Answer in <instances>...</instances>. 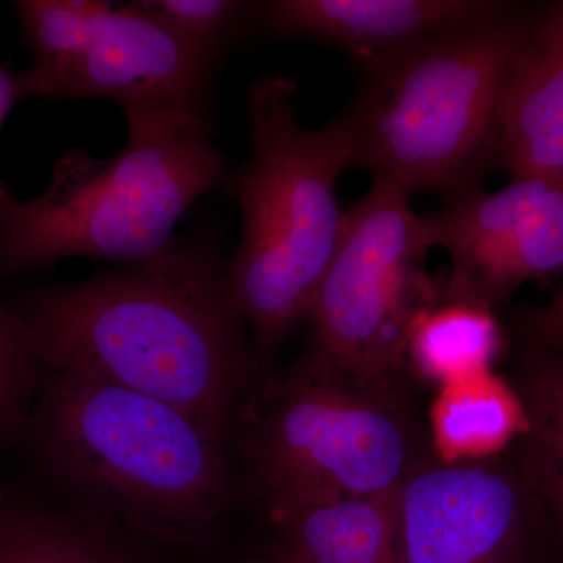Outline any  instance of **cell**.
I'll return each mask as SVG.
<instances>
[{
    "instance_id": "18",
    "label": "cell",
    "mask_w": 563,
    "mask_h": 563,
    "mask_svg": "<svg viewBox=\"0 0 563 563\" xmlns=\"http://www.w3.org/2000/svg\"><path fill=\"white\" fill-rule=\"evenodd\" d=\"M47 377L20 318L0 306V442L24 433Z\"/></svg>"
},
{
    "instance_id": "21",
    "label": "cell",
    "mask_w": 563,
    "mask_h": 563,
    "mask_svg": "<svg viewBox=\"0 0 563 563\" xmlns=\"http://www.w3.org/2000/svg\"><path fill=\"white\" fill-rule=\"evenodd\" d=\"M18 76H20V73L0 66V131H2L3 122L9 117L14 103L21 99ZM11 201H14V196L10 195L5 185L0 180V207L7 206Z\"/></svg>"
},
{
    "instance_id": "4",
    "label": "cell",
    "mask_w": 563,
    "mask_h": 563,
    "mask_svg": "<svg viewBox=\"0 0 563 563\" xmlns=\"http://www.w3.org/2000/svg\"><path fill=\"white\" fill-rule=\"evenodd\" d=\"M296 91V81L284 76L251 85V158L231 187L243 233L224 285L252 332L255 379L272 372L288 333L309 317L342 236L336 181L355 166L342 114L317 131L303 128Z\"/></svg>"
},
{
    "instance_id": "2",
    "label": "cell",
    "mask_w": 563,
    "mask_h": 563,
    "mask_svg": "<svg viewBox=\"0 0 563 563\" xmlns=\"http://www.w3.org/2000/svg\"><path fill=\"white\" fill-rule=\"evenodd\" d=\"M24 433L79 512L133 539L201 542L236 495L224 446L190 418L88 373H49Z\"/></svg>"
},
{
    "instance_id": "3",
    "label": "cell",
    "mask_w": 563,
    "mask_h": 563,
    "mask_svg": "<svg viewBox=\"0 0 563 563\" xmlns=\"http://www.w3.org/2000/svg\"><path fill=\"white\" fill-rule=\"evenodd\" d=\"M532 14L498 13L435 33L363 70L342 118L355 166L404 198L450 202L481 190L499 163V113Z\"/></svg>"
},
{
    "instance_id": "13",
    "label": "cell",
    "mask_w": 563,
    "mask_h": 563,
    "mask_svg": "<svg viewBox=\"0 0 563 563\" xmlns=\"http://www.w3.org/2000/svg\"><path fill=\"white\" fill-rule=\"evenodd\" d=\"M398 492L350 496L288 515L274 523L276 542L255 563H399Z\"/></svg>"
},
{
    "instance_id": "14",
    "label": "cell",
    "mask_w": 563,
    "mask_h": 563,
    "mask_svg": "<svg viewBox=\"0 0 563 563\" xmlns=\"http://www.w3.org/2000/svg\"><path fill=\"white\" fill-rule=\"evenodd\" d=\"M510 387L526 421L517 440L521 472L563 537V344L525 340Z\"/></svg>"
},
{
    "instance_id": "17",
    "label": "cell",
    "mask_w": 563,
    "mask_h": 563,
    "mask_svg": "<svg viewBox=\"0 0 563 563\" xmlns=\"http://www.w3.org/2000/svg\"><path fill=\"white\" fill-rule=\"evenodd\" d=\"M503 350V332L493 310L442 301L415 322L407 350L410 374L440 388L492 372Z\"/></svg>"
},
{
    "instance_id": "15",
    "label": "cell",
    "mask_w": 563,
    "mask_h": 563,
    "mask_svg": "<svg viewBox=\"0 0 563 563\" xmlns=\"http://www.w3.org/2000/svg\"><path fill=\"white\" fill-rule=\"evenodd\" d=\"M0 563H151L133 537L79 512L0 499Z\"/></svg>"
},
{
    "instance_id": "5",
    "label": "cell",
    "mask_w": 563,
    "mask_h": 563,
    "mask_svg": "<svg viewBox=\"0 0 563 563\" xmlns=\"http://www.w3.org/2000/svg\"><path fill=\"white\" fill-rule=\"evenodd\" d=\"M129 140L113 157L73 151L49 187L0 207V269L47 268L68 257L133 265L161 254L174 229L224 176L202 102L122 107Z\"/></svg>"
},
{
    "instance_id": "7",
    "label": "cell",
    "mask_w": 563,
    "mask_h": 563,
    "mask_svg": "<svg viewBox=\"0 0 563 563\" xmlns=\"http://www.w3.org/2000/svg\"><path fill=\"white\" fill-rule=\"evenodd\" d=\"M432 250L409 199L373 181L344 210L342 236L307 317L309 344L299 361L361 390L406 393L415 322L443 299V284L422 268Z\"/></svg>"
},
{
    "instance_id": "9",
    "label": "cell",
    "mask_w": 563,
    "mask_h": 563,
    "mask_svg": "<svg viewBox=\"0 0 563 563\" xmlns=\"http://www.w3.org/2000/svg\"><path fill=\"white\" fill-rule=\"evenodd\" d=\"M543 520L518 453L429 459L396 499L399 563H529Z\"/></svg>"
},
{
    "instance_id": "6",
    "label": "cell",
    "mask_w": 563,
    "mask_h": 563,
    "mask_svg": "<svg viewBox=\"0 0 563 563\" xmlns=\"http://www.w3.org/2000/svg\"><path fill=\"white\" fill-rule=\"evenodd\" d=\"M232 444L247 492L274 523L317 504L398 492L431 459L406 393L361 390L299 358L252 383Z\"/></svg>"
},
{
    "instance_id": "20",
    "label": "cell",
    "mask_w": 563,
    "mask_h": 563,
    "mask_svg": "<svg viewBox=\"0 0 563 563\" xmlns=\"http://www.w3.org/2000/svg\"><path fill=\"white\" fill-rule=\"evenodd\" d=\"M521 335L529 342L563 344V285L550 303L525 321Z\"/></svg>"
},
{
    "instance_id": "19",
    "label": "cell",
    "mask_w": 563,
    "mask_h": 563,
    "mask_svg": "<svg viewBox=\"0 0 563 563\" xmlns=\"http://www.w3.org/2000/svg\"><path fill=\"white\" fill-rule=\"evenodd\" d=\"M136 3L181 38L211 55L251 7L232 0H140Z\"/></svg>"
},
{
    "instance_id": "23",
    "label": "cell",
    "mask_w": 563,
    "mask_h": 563,
    "mask_svg": "<svg viewBox=\"0 0 563 563\" xmlns=\"http://www.w3.org/2000/svg\"><path fill=\"white\" fill-rule=\"evenodd\" d=\"M252 563H255V562H252Z\"/></svg>"
},
{
    "instance_id": "10",
    "label": "cell",
    "mask_w": 563,
    "mask_h": 563,
    "mask_svg": "<svg viewBox=\"0 0 563 563\" xmlns=\"http://www.w3.org/2000/svg\"><path fill=\"white\" fill-rule=\"evenodd\" d=\"M451 257L443 295L493 310L525 282L563 269V179L514 177L422 217Z\"/></svg>"
},
{
    "instance_id": "12",
    "label": "cell",
    "mask_w": 563,
    "mask_h": 563,
    "mask_svg": "<svg viewBox=\"0 0 563 563\" xmlns=\"http://www.w3.org/2000/svg\"><path fill=\"white\" fill-rule=\"evenodd\" d=\"M498 165L563 179V2L532 14L504 92Z\"/></svg>"
},
{
    "instance_id": "8",
    "label": "cell",
    "mask_w": 563,
    "mask_h": 563,
    "mask_svg": "<svg viewBox=\"0 0 563 563\" xmlns=\"http://www.w3.org/2000/svg\"><path fill=\"white\" fill-rule=\"evenodd\" d=\"M14 9L33 52L18 76L21 98L202 102L213 55L136 2L22 0Z\"/></svg>"
},
{
    "instance_id": "22",
    "label": "cell",
    "mask_w": 563,
    "mask_h": 563,
    "mask_svg": "<svg viewBox=\"0 0 563 563\" xmlns=\"http://www.w3.org/2000/svg\"><path fill=\"white\" fill-rule=\"evenodd\" d=\"M2 496H3L2 493H0V499H2Z\"/></svg>"
},
{
    "instance_id": "11",
    "label": "cell",
    "mask_w": 563,
    "mask_h": 563,
    "mask_svg": "<svg viewBox=\"0 0 563 563\" xmlns=\"http://www.w3.org/2000/svg\"><path fill=\"white\" fill-rule=\"evenodd\" d=\"M506 5L492 0H276L258 10L274 32L333 44L363 73L421 40Z\"/></svg>"
},
{
    "instance_id": "1",
    "label": "cell",
    "mask_w": 563,
    "mask_h": 563,
    "mask_svg": "<svg viewBox=\"0 0 563 563\" xmlns=\"http://www.w3.org/2000/svg\"><path fill=\"white\" fill-rule=\"evenodd\" d=\"M224 274L201 244L173 242L121 272L33 292L14 313L47 372L168 404L229 446L257 366Z\"/></svg>"
},
{
    "instance_id": "16",
    "label": "cell",
    "mask_w": 563,
    "mask_h": 563,
    "mask_svg": "<svg viewBox=\"0 0 563 563\" xmlns=\"http://www.w3.org/2000/svg\"><path fill=\"white\" fill-rule=\"evenodd\" d=\"M525 413L510 384L492 372L440 388L432 406L435 457L479 461L501 454L525 432Z\"/></svg>"
}]
</instances>
